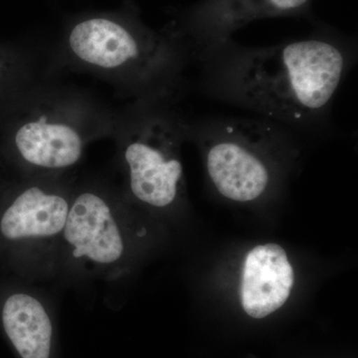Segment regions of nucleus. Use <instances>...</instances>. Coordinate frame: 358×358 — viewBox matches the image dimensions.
<instances>
[{
  "label": "nucleus",
  "instance_id": "f257e3e1",
  "mask_svg": "<svg viewBox=\"0 0 358 358\" xmlns=\"http://www.w3.org/2000/svg\"><path fill=\"white\" fill-rule=\"evenodd\" d=\"M348 44L313 37L264 48L226 42L201 61L200 86L296 134L329 126L334 98L357 61Z\"/></svg>",
  "mask_w": 358,
  "mask_h": 358
},
{
  "label": "nucleus",
  "instance_id": "423d86ee",
  "mask_svg": "<svg viewBox=\"0 0 358 358\" xmlns=\"http://www.w3.org/2000/svg\"><path fill=\"white\" fill-rule=\"evenodd\" d=\"M294 136L299 134L260 117L188 120V140L203 150L212 185L221 196L240 203L268 192L271 157L293 147Z\"/></svg>",
  "mask_w": 358,
  "mask_h": 358
},
{
  "label": "nucleus",
  "instance_id": "1a4fd4ad",
  "mask_svg": "<svg viewBox=\"0 0 358 358\" xmlns=\"http://www.w3.org/2000/svg\"><path fill=\"white\" fill-rule=\"evenodd\" d=\"M294 285V271L281 246H257L245 259L241 300L245 313L263 319L288 300Z\"/></svg>",
  "mask_w": 358,
  "mask_h": 358
},
{
  "label": "nucleus",
  "instance_id": "9b49d317",
  "mask_svg": "<svg viewBox=\"0 0 358 358\" xmlns=\"http://www.w3.org/2000/svg\"><path fill=\"white\" fill-rule=\"evenodd\" d=\"M1 71H2V62H1V60H0V74H1Z\"/></svg>",
  "mask_w": 358,
  "mask_h": 358
},
{
  "label": "nucleus",
  "instance_id": "39448f33",
  "mask_svg": "<svg viewBox=\"0 0 358 358\" xmlns=\"http://www.w3.org/2000/svg\"><path fill=\"white\" fill-rule=\"evenodd\" d=\"M73 190L66 176L24 178L0 203V260L21 279L58 278Z\"/></svg>",
  "mask_w": 358,
  "mask_h": 358
},
{
  "label": "nucleus",
  "instance_id": "9d476101",
  "mask_svg": "<svg viewBox=\"0 0 358 358\" xmlns=\"http://www.w3.org/2000/svg\"><path fill=\"white\" fill-rule=\"evenodd\" d=\"M267 13H288L300 10L310 0H260Z\"/></svg>",
  "mask_w": 358,
  "mask_h": 358
},
{
  "label": "nucleus",
  "instance_id": "20e7f679",
  "mask_svg": "<svg viewBox=\"0 0 358 358\" xmlns=\"http://www.w3.org/2000/svg\"><path fill=\"white\" fill-rule=\"evenodd\" d=\"M131 204L100 182L74 185L61 242L59 275L115 281L128 272L134 243L147 235L134 227Z\"/></svg>",
  "mask_w": 358,
  "mask_h": 358
},
{
  "label": "nucleus",
  "instance_id": "6e6552de",
  "mask_svg": "<svg viewBox=\"0 0 358 358\" xmlns=\"http://www.w3.org/2000/svg\"><path fill=\"white\" fill-rule=\"evenodd\" d=\"M0 324L18 358H60L57 315L37 289L25 285L2 289Z\"/></svg>",
  "mask_w": 358,
  "mask_h": 358
},
{
  "label": "nucleus",
  "instance_id": "f03ea898",
  "mask_svg": "<svg viewBox=\"0 0 358 358\" xmlns=\"http://www.w3.org/2000/svg\"><path fill=\"white\" fill-rule=\"evenodd\" d=\"M67 52L73 63L115 80L136 101L178 99L192 62L180 40L138 33L106 17L78 22L68 35Z\"/></svg>",
  "mask_w": 358,
  "mask_h": 358
},
{
  "label": "nucleus",
  "instance_id": "0eeeda50",
  "mask_svg": "<svg viewBox=\"0 0 358 358\" xmlns=\"http://www.w3.org/2000/svg\"><path fill=\"white\" fill-rule=\"evenodd\" d=\"M114 122L81 96L32 89L13 131L14 159L24 178L66 176Z\"/></svg>",
  "mask_w": 358,
  "mask_h": 358
},
{
  "label": "nucleus",
  "instance_id": "7ed1b4c3",
  "mask_svg": "<svg viewBox=\"0 0 358 358\" xmlns=\"http://www.w3.org/2000/svg\"><path fill=\"white\" fill-rule=\"evenodd\" d=\"M178 100H138L115 117L117 152L129 203L164 210L179 199L183 167L179 152L188 140V119Z\"/></svg>",
  "mask_w": 358,
  "mask_h": 358
}]
</instances>
